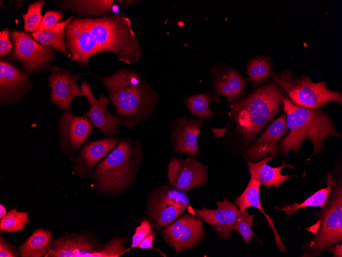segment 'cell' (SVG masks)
<instances>
[{"mask_svg": "<svg viewBox=\"0 0 342 257\" xmlns=\"http://www.w3.org/2000/svg\"><path fill=\"white\" fill-rule=\"evenodd\" d=\"M92 75L103 84L116 114L130 131L151 116L159 95L139 72L121 68L104 77Z\"/></svg>", "mask_w": 342, "mask_h": 257, "instance_id": "6da1fadb", "label": "cell"}, {"mask_svg": "<svg viewBox=\"0 0 342 257\" xmlns=\"http://www.w3.org/2000/svg\"><path fill=\"white\" fill-rule=\"evenodd\" d=\"M284 90L275 82L265 84L231 104L237 133L245 147L283 108Z\"/></svg>", "mask_w": 342, "mask_h": 257, "instance_id": "7a4b0ae2", "label": "cell"}, {"mask_svg": "<svg viewBox=\"0 0 342 257\" xmlns=\"http://www.w3.org/2000/svg\"><path fill=\"white\" fill-rule=\"evenodd\" d=\"M282 101L289 130L280 141L284 155L291 150L297 154L304 140L309 139L314 146L311 157L322 151L323 143L328 135L341 138V135L335 130L334 123L326 112L297 106L287 97Z\"/></svg>", "mask_w": 342, "mask_h": 257, "instance_id": "3957f363", "label": "cell"}, {"mask_svg": "<svg viewBox=\"0 0 342 257\" xmlns=\"http://www.w3.org/2000/svg\"><path fill=\"white\" fill-rule=\"evenodd\" d=\"M143 157L140 140L122 137L117 145L95 166L93 181L102 192L124 190L136 182Z\"/></svg>", "mask_w": 342, "mask_h": 257, "instance_id": "277c9868", "label": "cell"}, {"mask_svg": "<svg viewBox=\"0 0 342 257\" xmlns=\"http://www.w3.org/2000/svg\"><path fill=\"white\" fill-rule=\"evenodd\" d=\"M103 52L113 53L127 64L137 63L143 50L129 17L119 12L97 18H83Z\"/></svg>", "mask_w": 342, "mask_h": 257, "instance_id": "5b68a950", "label": "cell"}, {"mask_svg": "<svg viewBox=\"0 0 342 257\" xmlns=\"http://www.w3.org/2000/svg\"><path fill=\"white\" fill-rule=\"evenodd\" d=\"M316 223L307 229L314 234L312 240L302 248L304 256L321 254L342 241L341 180L333 183L332 189L322 209L318 212Z\"/></svg>", "mask_w": 342, "mask_h": 257, "instance_id": "8992f818", "label": "cell"}, {"mask_svg": "<svg viewBox=\"0 0 342 257\" xmlns=\"http://www.w3.org/2000/svg\"><path fill=\"white\" fill-rule=\"evenodd\" d=\"M270 77L297 106L315 110L331 102L342 104L341 93L329 90L323 81L314 83L309 77L304 75L297 77L288 70L280 73L273 72Z\"/></svg>", "mask_w": 342, "mask_h": 257, "instance_id": "52a82bcc", "label": "cell"}, {"mask_svg": "<svg viewBox=\"0 0 342 257\" xmlns=\"http://www.w3.org/2000/svg\"><path fill=\"white\" fill-rule=\"evenodd\" d=\"M189 202L185 192L163 186L156 191L148 203V216L156 228L165 227L184 213Z\"/></svg>", "mask_w": 342, "mask_h": 257, "instance_id": "ba28073f", "label": "cell"}, {"mask_svg": "<svg viewBox=\"0 0 342 257\" xmlns=\"http://www.w3.org/2000/svg\"><path fill=\"white\" fill-rule=\"evenodd\" d=\"M14 48L11 57L20 62L26 74L45 70L55 55L50 47L43 45L29 33L14 30L11 33Z\"/></svg>", "mask_w": 342, "mask_h": 257, "instance_id": "9c48e42d", "label": "cell"}, {"mask_svg": "<svg viewBox=\"0 0 342 257\" xmlns=\"http://www.w3.org/2000/svg\"><path fill=\"white\" fill-rule=\"evenodd\" d=\"M124 241L115 238L104 247L97 249L92 241L81 236L65 238L55 240L53 248L45 256L55 257H117L125 252Z\"/></svg>", "mask_w": 342, "mask_h": 257, "instance_id": "30bf717a", "label": "cell"}, {"mask_svg": "<svg viewBox=\"0 0 342 257\" xmlns=\"http://www.w3.org/2000/svg\"><path fill=\"white\" fill-rule=\"evenodd\" d=\"M69 56L79 66H89L93 55L103 52L83 18L74 17L66 27Z\"/></svg>", "mask_w": 342, "mask_h": 257, "instance_id": "8fae6325", "label": "cell"}, {"mask_svg": "<svg viewBox=\"0 0 342 257\" xmlns=\"http://www.w3.org/2000/svg\"><path fill=\"white\" fill-rule=\"evenodd\" d=\"M167 167V178L169 184L183 192L198 186H204L207 183V166L193 156L184 160L173 157Z\"/></svg>", "mask_w": 342, "mask_h": 257, "instance_id": "7c38bea8", "label": "cell"}, {"mask_svg": "<svg viewBox=\"0 0 342 257\" xmlns=\"http://www.w3.org/2000/svg\"><path fill=\"white\" fill-rule=\"evenodd\" d=\"M202 222L199 218L184 215L164 228L162 235L176 253L195 247L204 237Z\"/></svg>", "mask_w": 342, "mask_h": 257, "instance_id": "4fadbf2b", "label": "cell"}, {"mask_svg": "<svg viewBox=\"0 0 342 257\" xmlns=\"http://www.w3.org/2000/svg\"><path fill=\"white\" fill-rule=\"evenodd\" d=\"M58 122L60 146L68 153L78 150L90 139L93 130L88 117L75 115L70 110L63 111Z\"/></svg>", "mask_w": 342, "mask_h": 257, "instance_id": "5bb4252c", "label": "cell"}, {"mask_svg": "<svg viewBox=\"0 0 342 257\" xmlns=\"http://www.w3.org/2000/svg\"><path fill=\"white\" fill-rule=\"evenodd\" d=\"M84 97L90 103V110L84 115L91 122L93 127L99 129L104 137L114 136L120 134L119 127L123 125V120L118 115L110 113L108 104L110 101L104 95L95 98L92 92L90 85L87 81L81 82L80 86Z\"/></svg>", "mask_w": 342, "mask_h": 257, "instance_id": "9a60e30c", "label": "cell"}, {"mask_svg": "<svg viewBox=\"0 0 342 257\" xmlns=\"http://www.w3.org/2000/svg\"><path fill=\"white\" fill-rule=\"evenodd\" d=\"M287 130L286 116L284 114L272 122L244 150L245 158L255 162L267 156L276 157L281 150L280 141Z\"/></svg>", "mask_w": 342, "mask_h": 257, "instance_id": "2e32d148", "label": "cell"}, {"mask_svg": "<svg viewBox=\"0 0 342 257\" xmlns=\"http://www.w3.org/2000/svg\"><path fill=\"white\" fill-rule=\"evenodd\" d=\"M78 75H73L68 70L57 66L52 68L47 81L51 89L50 100L62 111L70 110L72 100L84 96L80 87L76 84Z\"/></svg>", "mask_w": 342, "mask_h": 257, "instance_id": "e0dca14e", "label": "cell"}, {"mask_svg": "<svg viewBox=\"0 0 342 257\" xmlns=\"http://www.w3.org/2000/svg\"><path fill=\"white\" fill-rule=\"evenodd\" d=\"M32 82L24 72L10 63L0 62V103L9 105L19 102L32 88Z\"/></svg>", "mask_w": 342, "mask_h": 257, "instance_id": "ac0fdd59", "label": "cell"}, {"mask_svg": "<svg viewBox=\"0 0 342 257\" xmlns=\"http://www.w3.org/2000/svg\"><path fill=\"white\" fill-rule=\"evenodd\" d=\"M120 139L117 136L104 137L88 142L72 159L75 173L83 177L92 176L94 167L117 145Z\"/></svg>", "mask_w": 342, "mask_h": 257, "instance_id": "d6986e66", "label": "cell"}, {"mask_svg": "<svg viewBox=\"0 0 342 257\" xmlns=\"http://www.w3.org/2000/svg\"><path fill=\"white\" fill-rule=\"evenodd\" d=\"M170 138L173 150L180 154L194 156L201 152L198 146L197 139L201 133L200 126L203 119H194L189 116H183L175 120Z\"/></svg>", "mask_w": 342, "mask_h": 257, "instance_id": "ffe728a7", "label": "cell"}, {"mask_svg": "<svg viewBox=\"0 0 342 257\" xmlns=\"http://www.w3.org/2000/svg\"><path fill=\"white\" fill-rule=\"evenodd\" d=\"M217 209L203 207L201 210H195V212L198 218L211 225L220 240H226L231 237L232 228L240 210L225 197L223 202H217Z\"/></svg>", "mask_w": 342, "mask_h": 257, "instance_id": "44dd1931", "label": "cell"}, {"mask_svg": "<svg viewBox=\"0 0 342 257\" xmlns=\"http://www.w3.org/2000/svg\"><path fill=\"white\" fill-rule=\"evenodd\" d=\"M213 90L218 94L225 96L232 104L244 96L246 81L235 69L225 64H218L211 69Z\"/></svg>", "mask_w": 342, "mask_h": 257, "instance_id": "7402d4cb", "label": "cell"}, {"mask_svg": "<svg viewBox=\"0 0 342 257\" xmlns=\"http://www.w3.org/2000/svg\"><path fill=\"white\" fill-rule=\"evenodd\" d=\"M61 6L65 10L77 13L80 16H103L121 12L134 6V0H69L61 1Z\"/></svg>", "mask_w": 342, "mask_h": 257, "instance_id": "603a6c76", "label": "cell"}, {"mask_svg": "<svg viewBox=\"0 0 342 257\" xmlns=\"http://www.w3.org/2000/svg\"><path fill=\"white\" fill-rule=\"evenodd\" d=\"M247 163L250 176L251 179H255L260 181L267 188L271 189L273 186L277 188L279 185L295 175H283L281 171L284 168H290L292 169L294 166L290 164H286L284 162L279 167H273L267 164V163L274 158L271 156L265 157L260 161L254 163L245 158Z\"/></svg>", "mask_w": 342, "mask_h": 257, "instance_id": "cb8c5ba5", "label": "cell"}, {"mask_svg": "<svg viewBox=\"0 0 342 257\" xmlns=\"http://www.w3.org/2000/svg\"><path fill=\"white\" fill-rule=\"evenodd\" d=\"M261 184L262 183L259 180L251 178L244 192L240 196L235 199L234 203L239 209L242 211H245V209L249 207H253L259 209L264 214L269 226L273 231L275 241L280 251L286 252L287 250L275 228L273 220L264 211L262 207L259 197L260 187Z\"/></svg>", "mask_w": 342, "mask_h": 257, "instance_id": "d4e9b609", "label": "cell"}, {"mask_svg": "<svg viewBox=\"0 0 342 257\" xmlns=\"http://www.w3.org/2000/svg\"><path fill=\"white\" fill-rule=\"evenodd\" d=\"M51 241L50 231L38 229L20 246V254L23 257H41L50 249Z\"/></svg>", "mask_w": 342, "mask_h": 257, "instance_id": "484cf974", "label": "cell"}, {"mask_svg": "<svg viewBox=\"0 0 342 257\" xmlns=\"http://www.w3.org/2000/svg\"><path fill=\"white\" fill-rule=\"evenodd\" d=\"M72 19L73 17L70 16L66 21L58 23L50 30L33 32L32 36L40 44L66 53V27Z\"/></svg>", "mask_w": 342, "mask_h": 257, "instance_id": "4316f807", "label": "cell"}, {"mask_svg": "<svg viewBox=\"0 0 342 257\" xmlns=\"http://www.w3.org/2000/svg\"><path fill=\"white\" fill-rule=\"evenodd\" d=\"M211 101L220 104L221 100L217 95L207 92L191 95L184 98L183 102L191 114L204 119L210 120L221 114L210 109L209 103Z\"/></svg>", "mask_w": 342, "mask_h": 257, "instance_id": "83f0119b", "label": "cell"}, {"mask_svg": "<svg viewBox=\"0 0 342 257\" xmlns=\"http://www.w3.org/2000/svg\"><path fill=\"white\" fill-rule=\"evenodd\" d=\"M333 183L332 175L329 172L327 175L326 184L327 186L326 188L317 191L301 204L294 203L289 205H284L283 207L275 206L274 209H279L284 211L288 216H291L301 208L308 207L324 208L332 191Z\"/></svg>", "mask_w": 342, "mask_h": 257, "instance_id": "f1b7e54d", "label": "cell"}, {"mask_svg": "<svg viewBox=\"0 0 342 257\" xmlns=\"http://www.w3.org/2000/svg\"><path fill=\"white\" fill-rule=\"evenodd\" d=\"M248 80L254 87L269 82L272 64L268 57L258 56L249 60L246 66Z\"/></svg>", "mask_w": 342, "mask_h": 257, "instance_id": "f546056e", "label": "cell"}, {"mask_svg": "<svg viewBox=\"0 0 342 257\" xmlns=\"http://www.w3.org/2000/svg\"><path fill=\"white\" fill-rule=\"evenodd\" d=\"M29 221L28 212H18L14 208L1 219L0 229L9 232H17L24 229Z\"/></svg>", "mask_w": 342, "mask_h": 257, "instance_id": "4dcf8cb0", "label": "cell"}, {"mask_svg": "<svg viewBox=\"0 0 342 257\" xmlns=\"http://www.w3.org/2000/svg\"><path fill=\"white\" fill-rule=\"evenodd\" d=\"M46 2L43 0L35 1L30 4L27 12L22 14V18L24 22V30L25 31L36 32L39 30V26L44 16L41 15V10Z\"/></svg>", "mask_w": 342, "mask_h": 257, "instance_id": "1f68e13d", "label": "cell"}, {"mask_svg": "<svg viewBox=\"0 0 342 257\" xmlns=\"http://www.w3.org/2000/svg\"><path fill=\"white\" fill-rule=\"evenodd\" d=\"M255 214H250L247 211L240 210L237 219L232 228V230H237L243 238L245 242L250 244L251 238L255 236L253 232L251 229V226L253 225V219Z\"/></svg>", "mask_w": 342, "mask_h": 257, "instance_id": "d6a6232c", "label": "cell"}, {"mask_svg": "<svg viewBox=\"0 0 342 257\" xmlns=\"http://www.w3.org/2000/svg\"><path fill=\"white\" fill-rule=\"evenodd\" d=\"M63 13L61 11L48 10L46 12L39 26V31L48 30L54 27L62 19Z\"/></svg>", "mask_w": 342, "mask_h": 257, "instance_id": "836d02e7", "label": "cell"}, {"mask_svg": "<svg viewBox=\"0 0 342 257\" xmlns=\"http://www.w3.org/2000/svg\"><path fill=\"white\" fill-rule=\"evenodd\" d=\"M151 229V224L146 220H144L140 225L136 228L132 237V245L127 251L137 247V245L150 233Z\"/></svg>", "mask_w": 342, "mask_h": 257, "instance_id": "e575fe53", "label": "cell"}, {"mask_svg": "<svg viewBox=\"0 0 342 257\" xmlns=\"http://www.w3.org/2000/svg\"><path fill=\"white\" fill-rule=\"evenodd\" d=\"M10 31L8 28L0 32V55L5 57L12 51V43L10 38Z\"/></svg>", "mask_w": 342, "mask_h": 257, "instance_id": "d590c367", "label": "cell"}, {"mask_svg": "<svg viewBox=\"0 0 342 257\" xmlns=\"http://www.w3.org/2000/svg\"><path fill=\"white\" fill-rule=\"evenodd\" d=\"M0 256L1 257H15L17 253L12 249L6 243L4 239L0 240Z\"/></svg>", "mask_w": 342, "mask_h": 257, "instance_id": "8d00e7d4", "label": "cell"}, {"mask_svg": "<svg viewBox=\"0 0 342 257\" xmlns=\"http://www.w3.org/2000/svg\"><path fill=\"white\" fill-rule=\"evenodd\" d=\"M154 236L152 234L147 235L137 246L141 249H148L152 248Z\"/></svg>", "mask_w": 342, "mask_h": 257, "instance_id": "74e56055", "label": "cell"}, {"mask_svg": "<svg viewBox=\"0 0 342 257\" xmlns=\"http://www.w3.org/2000/svg\"><path fill=\"white\" fill-rule=\"evenodd\" d=\"M342 245L341 244H338L333 246L326 250V251H330L333 253V256L341 257L342 256Z\"/></svg>", "mask_w": 342, "mask_h": 257, "instance_id": "f35d334b", "label": "cell"}, {"mask_svg": "<svg viewBox=\"0 0 342 257\" xmlns=\"http://www.w3.org/2000/svg\"><path fill=\"white\" fill-rule=\"evenodd\" d=\"M6 210L5 208L2 205H0V219L3 218L6 214Z\"/></svg>", "mask_w": 342, "mask_h": 257, "instance_id": "ab89813d", "label": "cell"}]
</instances>
